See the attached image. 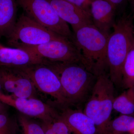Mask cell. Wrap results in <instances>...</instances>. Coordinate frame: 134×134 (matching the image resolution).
<instances>
[{
  "label": "cell",
  "instance_id": "obj_1",
  "mask_svg": "<svg viewBox=\"0 0 134 134\" xmlns=\"http://www.w3.org/2000/svg\"><path fill=\"white\" fill-rule=\"evenodd\" d=\"M109 36L93 24L82 26L73 33L71 41L81 54L82 64L97 77L108 70L107 47Z\"/></svg>",
  "mask_w": 134,
  "mask_h": 134
},
{
  "label": "cell",
  "instance_id": "obj_2",
  "mask_svg": "<svg viewBox=\"0 0 134 134\" xmlns=\"http://www.w3.org/2000/svg\"><path fill=\"white\" fill-rule=\"evenodd\" d=\"M47 65L59 77L69 105L84 102L91 92L97 76L82 63L52 62Z\"/></svg>",
  "mask_w": 134,
  "mask_h": 134
},
{
  "label": "cell",
  "instance_id": "obj_3",
  "mask_svg": "<svg viewBox=\"0 0 134 134\" xmlns=\"http://www.w3.org/2000/svg\"><path fill=\"white\" fill-rule=\"evenodd\" d=\"M133 16H123L115 22L107 47L108 74L115 85H122L123 65L134 37Z\"/></svg>",
  "mask_w": 134,
  "mask_h": 134
},
{
  "label": "cell",
  "instance_id": "obj_4",
  "mask_svg": "<svg viewBox=\"0 0 134 134\" xmlns=\"http://www.w3.org/2000/svg\"><path fill=\"white\" fill-rule=\"evenodd\" d=\"M113 83L108 73L97 77L83 112L93 120L98 134H106L114 98Z\"/></svg>",
  "mask_w": 134,
  "mask_h": 134
},
{
  "label": "cell",
  "instance_id": "obj_5",
  "mask_svg": "<svg viewBox=\"0 0 134 134\" xmlns=\"http://www.w3.org/2000/svg\"><path fill=\"white\" fill-rule=\"evenodd\" d=\"M65 37L39 24L23 13L7 38L10 47L21 48L40 45Z\"/></svg>",
  "mask_w": 134,
  "mask_h": 134
},
{
  "label": "cell",
  "instance_id": "obj_6",
  "mask_svg": "<svg viewBox=\"0 0 134 134\" xmlns=\"http://www.w3.org/2000/svg\"><path fill=\"white\" fill-rule=\"evenodd\" d=\"M24 14L39 24L72 40V33L68 24L58 16L47 0H17Z\"/></svg>",
  "mask_w": 134,
  "mask_h": 134
},
{
  "label": "cell",
  "instance_id": "obj_7",
  "mask_svg": "<svg viewBox=\"0 0 134 134\" xmlns=\"http://www.w3.org/2000/svg\"><path fill=\"white\" fill-rule=\"evenodd\" d=\"M19 68L29 77L36 89L52 97L62 108L69 106L59 77L45 63Z\"/></svg>",
  "mask_w": 134,
  "mask_h": 134
},
{
  "label": "cell",
  "instance_id": "obj_8",
  "mask_svg": "<svg viewBox=\"0 0 134 134\" xmlns=\"http://www.w3.org/2000/svg\"><path fill=\"white\" fill-rule=\"evenodd\" d=\"M21 49L49 61L82 63L81 56L79 50L73 42L66 37Z\"/></svg>",
  "mask_w": 134,
  "mask_h": 134
},
{
  "label": "cell",
  "instance_id": "obj_9",
  "mask_svg": "<svg viewBox=\"0 0 134 134\" xmlns=\"http://www.w3.org/2000/svg\"><path fill=\"white\" fill-rule=\"evenodd\" d=\"M0 102L12 107L27 117L52 123L59 117V113L53 107L34 98H20L11 95L0 93Z\"/></svg>",
  "mask_w": 134,
  "mask_h": 134
},
{
  "label": "cell",
  "instance_id": "obj_10",
  "mask_svg": "<svg viewBox=\"0 0 134 134\" xmlns=\"http://www.w3.org/2000/svg\"><path fill=\"white\" fill-rule=\"evenodd\" d=\"M0 83L2 88L17 97L36 98V87L19 67H0Z\"/></svg>",
  "mask_w": 134,
  "mask_h": 134
},
{
  "label": "cell",
  "instance_id": "obj_11",
  "mask_svg": "<svg viewBox=\"0 0 134 134\" xmlns=\"http://www.w3.org/2000/svg\"><path fill=\"white\" fill-rule=\"evenodd\" d=\"M58 16L70 25L74 32L86 25L93 24L91 15L65 0H47Z\"/></svg>",
  "mask_w": 134,
  "mask_h": 134
},
{
  "label": "cell",
  "instance_id": "obj_12",
  "mask_svg": "<svg viewBox=\"0 0 134 134\" xmlns=\"http://www.w3.org/2000/svg\"><path fill=\"white\" fill-rule=\"evenodd\" d=\"M60 118L73 134H98L95 123L83 111L69 107L62 108Z\"/></svg>",
  "mask_w": 134,
  "mask_h": 134
},
{
  "label": "cell",
  "instance_id": "obj_13",
  "mask_svg": "<svg viewBox=\"0 0 134 134\" xmlns=\"http://www.w3.org/2000/svg\"><path fill=\"white\" fill-rule=\"evenodd\" d=\"M46 60L21 48L5 46L0 42V67H21L44 63Z\"/></svg>",
  "mask_w": 134,
  "mask_h": 134
},
{
  "label": "cell",
  "instance_id": "obj_14",
  "mask_svg": "<svg viewBox=\"0 0 134 134\" xmlns=\"http://www.w3.org/2000/svg\"><path fill=\"white\" fill-rule=\"evenodd\" d=\"M116 9L105 0H92L90 13L93 25L100 31L110 35L115 23L114 16Z\"/></svg>",
  "mask_w": 134,
  "mask_h": 134
},
{
  "label": "cell",
  "instance_id": "obj_15",
  "mask_svg": "<svg viewBox=\"0 0 134 134\" xmlns=\"http://www.w3.org/2000/svg\"><path fill=\"white\" fill-rule=\"evenodd\" d=\"M17 0H0V39L11 33L16 20Z\"/></svg>",
  "mask_w": 134,
  "mask_h": 134
},
{
  "label": "cell",
  "instance_id": "obj_16",
  "mask_svg": "<svg viewBox=\"0 0 134 134\" xmlns=\"http://www.w3.org/2000/svg\"><path fill=\"white\" fill-rule=\"evenodd\" d=\"M113 109L125 115H130L134 112V86L115 98Z\"/></svg>",
  "mask_w": 134,
  "mask_h": 134
},
{
  "label": "cell",
  "instance_id": "obj_17",
  "mask_svg": "<svg viewBox=\"0 0 134 134\" xmlns=\"http://www.w3.org/2000/svg\"><path fill=\"white\" fill-rule=\"evenodd\" d=\"M134 130V117L122 114L113 120H111L107 129L106 134L132 133Z\"/></svg>",
  "mask_w": 134,
  "mask_h": 134
},
{
  "label": "cell",
  "instance_id": "obj_18",
  "mask_svg": "<svg viewBox=\"0 0 134 134\" xmlns=\"http://www.w3.org/2000/svg\"><path fill=\"white\" fill-rule=\"evenodd\" d=\"M122 85L126 89L134 86V37L123 65Z\"/></svg>",
  "mask_w": 134,
  "mask_h": 134
},
{
  "label": "cell",
  "instance_id": "obj_19",
  "mask_svg": "<svg viewBox=\"0 0 134 134\" xmlns=\"http://www.w3.org/2000/svg\"><path fill=\"white\" fill-rule=\"evenodd\" d=\"M18 120L21 127L22 134H46L41 125L30 120L27 116L20 114Z\"/></svg>",
  "mask_w": 134,
  "mask_h": 134
},
{
  "label": "cell",
  "instance_id": "obj_20",
  "mask_svg": "<svg viewBox=\"0 0 134 134\" xmlns=\"http://www.w3.org/2000/svg\"><path fill=\"white\" fill-rule=\"evenodd\" d=\"M18 129L15 119L6 113L0 114V134H17Z\"/></svg>",
  "mask_w": 134,
  "mask_h": 134
},
{
  "label": "cell",
  "instance_id": "obj_21",
  "mask_svg": "<svg viewBox=\"0 0 134 134\" xmlns=\"http://www.w3.org/2000/svg\"><path fill=\"white\" fill-rule=\"evenodd\" d=\"M52 126L56 134H73L59 116L52 122Z\"/></svg>",
  "mask_w": 134,
  "mask_h": 134
},
{
  "label": "cell",
  "instance_id": "obj_22",
  "mask_svg": "<svg viewBox=\"0 0 134 134\" xmlns=\"http://www.w3.org/2000/svg\"><path fill=\"white\" fill-rule=\"evenodd\" d=\"M79 7L90 14V6L92 0H65Z\"/></svg>",
  "mask_w": 134,
  "mask_h": 134
},
{
  "label": "cell",
  "instance_id": "obj_23",
  "mask_svg": "<svg viewBox=\"0 0 134 134\" xmlns=\"http://www.w3.org/2000/svg\"><path fill=\"white\" fill-rule=\"evenodd\" d=\"M52 123L43 122L41 125L46 134H56L52 128Z\"/></svg>",
  "mask_w": 134,
  "mask_h": 134
},
{
  "label": "cell",
  "instance_id": "obj_24",
  "mask_svg": "<svg viewBox=\"0 0 134 134\" xmlns=\"http://www.w3.org/2000/svg\"><path fill=\"white\" fill-rule=\"evenodd\" d=\"M105 1L111 3L116 9L117 7L122 4L124 0H105Z\"/></svg>",
  "mask_w": 134,
  "mask_h": 134
},
{
  "label": "cell",
  "instance_id": "obj_25",
  "mask_svg": "<svg viewBox=\"0 0 134 134\" xmlns=\"http://www.w3.org/2000/svg\"><path fill=\"white\" fill-rule=\"evenodd\" d=\"M5 104L0 102V114L5 113Z\"/></svg>",
  "mask_w": 134,
  "mask_h": 134
},
{
  "label": "cell",
  "instance_id": "obj_26",
  "mask_svg": "<svg viewBox=\"0 0 134 134\" xmlns=\"http://www.w3.org/2000/svg\"><path fill=\"white\" fill-rule=\"evenodd\" d=\"M131 7L133 16H134V0L131 2Z\"/></svg>",
  "mask_w": 134,
  "mask_h": 134
},
{
  "label": "cell",
  "instance_id": "obj_27",
  "mask_svg": "<svg viewBox=\"0 0 134 134\" xmlns=\"http://www.w3.org/2000/svg\"><path fill=\"white\" fill-rule=\"evenodd\" d=\"M2 88L1 85V83H0V93L1 92V90Z\"/></svg>",
  "mask_w": 134,
  "mask_h": 134
},
{
  "label": "cell",
  "instance_id": "obj_28",
  "mask_svg": "<svg viewBox=\"0 0 134 134\" xmlns=\"http://www.w3.org/2000/svg\"><path fill=\"white\" fill-rule=\"evenodd\" d=\"M132 133H134V130H133V132H132Z\"/></svg>",
  "mask_w": 134,
  "mask_h": 134
},
{
  "label": "cell",
  "instance_id": "obj_29",
  "mask_svg": "<svg viewBox=\"0 0 134 134\" xmlns=\"http://www.w3.org/2000/svg\"><path fill=\"white\" fill-rule=\"evenodd\" d=\"M133 0H130V2H132V1H133Z\"/></svg>",
  "mask_w": 134,
  "mask_h": 134
},
{
  "label": "cell",
  "instance_id": "obj_30",
  "mask_svg": "<svg viewBox=\"0 0 134 134\" xmlns=\"http://www.w3.org/2000/svg\"><path fill=\"white\" fill-rule=\"evenodd\" d=\"M134 134V133H130V134Z\"/></svg>",
  "mask_w": 134,
  "mask_h": 134
}]
</instances>
